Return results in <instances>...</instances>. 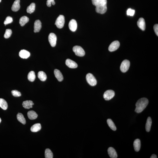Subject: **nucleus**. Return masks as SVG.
<instances>
[{
  "label": "nucleus",
  "mask_w": 158,
  "mask_h": 158,
  "mask_svg": "<svg viewBox=\"0 0 158 158\" xmlns=\"http://www.w3.org/2000/svg\"><path fill=\"white\" fill-rule=\"evenodd\" d=\"M93 5L96 7L95 11L98 13L103 14L107 9V0H92Z\"/></svg>",
  "instance_id": "1"
},
{
  "label": "nucleus",
  "mask_w": 158,
  "mask_h": 158,
  "mask_svg": "<svg viewBox=\"0 0 158 158\" xmlns=\"http://www.w3.org/2000/svg\"><path fill=\"white\" fill-rule=\"evenodd\" d=\"M148 100L146 98H140L137 101L136 104L135 112H141L146 108L149 104Z\"/></svg>",
  "instance_id": "2"
},
{
  "label": "nucleus",
  "mask_w": 158,
  "mask_h": 158,
  "mask_svg": "<svg viewBox=\"0 0 158 158\" xmlns=\"http://www.w3.org/2000/svg\"><path fill=\"white\" fill-rule=\"evenodd\" d=\"M86 78L87 82L91 86H94L96 85V80L92 74H88L86 75Z\"/></svg>",
  "instance_id": "3"
},
{
  "label": "nucleus",
  "mask_w": 158,
  "mask_h": 158,
  "mask_svg": "<svg viewBox=\"0 0 158 158\" xmlns=\"http://www.w3.org/2000/svg\"><path fill=\"white\" fill-rule=\"evenodd\" d=\"M65 23V19L64 16L63 15H60L56 19L55 24L58 28H62L64 27Z\"/></svg>",
  "instance_id": "4"
},
{
  "label": "nucleus",
  "mask_w": 158,
  "mask_h": 158,
  "mask_svg": "<svg viewBox=\"0 0 158 158\" xmlns=\"http://www.w3.org/2000/svg\"><path fill=\"white\" fill-rule=\"evenodd\" d=\"M73 50L77 56H85V53L84 50L80 46H74L73 47Z\"/></svg>",
  "instance_id": "5"
},
{
  "label": "nucleus",
  "mask_w": 158,
  "mask_h": 158,
  "mask_svg": "<svg viewBox=\"0 0 158 158\" xmlns=\"http://www.w3.org/2000/svg\"><path fill=\"white\" fill-rule=\"evenodd\" d=\"M130 66V62L128 60H124L122 62L120 69L121 71L123 73H125L128 70Z\"/></svg>",
  "instance_id": "6"
},
{
  "label": "nucleus",
  "mask_w": 158,
  "mask_h": 158,
  "mask_svg": "<svg viewBox=\"0 0 158 158\" xmlns=\"http://www.w3.org/2000/svg\"><path fill=\"white\" fill-rule=\"evenodd\" d=\"M115 93L112 90H108L105 91L103 95V97L105 100L109 101L113 98Z\"/></svg>",
  "instance_id": "7"
},
{
  "label": "nucleus",
  "mask_w": 158,
  "mask_h": 158,
  "mask_svg": "<svg viewBox=\"0 0 158 158\" xmlns=\"http://www.w3.org/2000/svg\"><path fill=\"white\" fill-rule=\"evenodd\" d=\"M57 37L54 33H50L48 36V40L50 45L52 47H54L56 44Z\"/></svg>",
  "instance_id": "8"
},
{
  "label": "nucleus",
  "mask_w": 158,
  "mask_h": 158,
  "mask_svg": "<svg viewBox=\"0 0 158 158\" xmlns=\"http://www.w3.org/2000/svg\"><path fill=\"white\" fill-rule=\"evenodd\" d=\"M120 46V42L117 40L114 41L111 43L109 47L108 50L110 52L115 51Z\"/></svg>",
  "instance_id": "9"
},
{
  "label": "nucleus",
  "mask_w": 158,
  "mask_h": 158,
  "mask_svg": "<svg viewBox=\"0 0 158 158\" xmlns=\"http://www.w3.org/2000/svg\"><path fill=\"white\" fill-rule=\"evenodd\" d=\"M77 23L75 19H72L69 22V28L72 31H76L77 28Z\"/></svg>",
  "instance_id": "10"
},
{
  "label": "nucleus",
  "mask_w": 158,
  "mask_h": 158,
  "mask_svg": "<svg viewBox=\"0 0 158 158\" xmlns=\"http://www.w3.org/2000/svg\"><path fill=\"white\" fill-rule=\"evenodd\" d=\"M66 65L71 68H76L78 67V65L76 62L70 59H67L66 61Z\"/></svg>",
  "instance_id": "11"
},
{
  "label": "nucleus",
  "mask_w": 158,
  "mask_h": 158,
  "mask_svg": "<svg viewBox=\"0 0 158 158\" xmlns=\"http://www.w3.org/2000/svg\"><path fill=\"white\" fill-rule=\"evenodd\" d=\"M41 23L40 20H36L34 24V31L35 33L38 32L41 28Z\"/></svg>",
  "instance_id": "12"
},
{
  "label": "nucleus",
  "mask_w": 158,
  "mask_h": 158,
  "mask_svg": "<svg viewBox=\"0 0 158 158\" xmlns=\"http://www.w3.org/2000/svg\"><path fill=\"white\" fill-rule=\"evenodd\" d=\"M137 25L141 30H144L146 28V23L144 19L143 18L139 19L137 22Z\"/></svg>",
  "instance_id": "13"
},
{
  "label": "nucleus",
  "mask_w": 158,
  "mask_h": 158,
  "mask_svg": "<svg viewBox=\"0 0 158 158\" xmlns=\"http://www.w3.org/2000/svg\"><path fill=\"white\" fill-rule=\"evenodd\" d=\"M108 153L109 155L111 158H117V155L116 152L113 148L110 147L108 149Z\"/></svg>",
  "instance_id": "14"
},
{
  "label": "nucleus",
  "mask_w": 158,
  "mask_h": 158,
  "mask_svg": "<svg viewBox=\"0 0 158 158\" xmlns=\"http://www.w3.org/2000/svg\"><path fill=\"white\" fill-rule=\"evenodd\" d=\"M54 73L55 77L59 82H61L63 80V75L60 71L57 69H55L54 71Z\"/></svg>",
  "instance_id": "15"
},
{
  "label": "nucleus",
  "mask_w": 158,
  "mask_h": 158,
  "mask_svg": "<svg viewBox=\"0 0 158 158\" xmlns=\"http://www.w3.org/2000/svg\"><path fill=\"white\" fill-rule=\"evenodd\" d=\"M30 54L28 51L25 50L20 51L19 53V56L23 59H27L29 57Z\"/></svg>",
  "instance_id": "16"
},
{
  "label": "nucleus",
  "mask_w": 158,
  "mask_h": 158,
  "mask_svg": "<svg viewBox=\"0 0 158 158\" xmlns=\"http://www.w3.org/2000/svg\"><path fill=\"white\" fill-rule=\"evenodd\" d=\"M20 0H15L13 4L11 10L14 11H17L20 8Z\"/></svg>",
  "instance_id": "17"
},
{
  "label": "nucleus",
  "mask_w": 158,
  "mask_h": 158,
  "mask_svg": "<svg viewBox=\"0 0 158 158\" xmlns=\"http://www.w3.org/2000/svg\"><path fill=\"white\" fill-rule=\"evenodd\" d=\"M34 105V103L31 101H26L23 102L22 105L26 109H29L32 108V106Z\"/></svg>",
  "instance_id": "18"
},
{
  "label": "nucleus",
  "mask_w": 158,
  "mask_h": 158,
  "mask_svg": "<svg viewBox=\"0 0 158 158\" xmlns=\"http://www.w3.org/2000/svg\"><path fill=\"white\" fill-rule=\"evenodd\" d=\"M134 147L135 150L136 152H138L139 151L140 147H141V143L139 139H136L134 142Z\"/></svg>",
  "instance_id": "19"
},
{
  "label": "nucleus",
  "mask_w": 158,
  "mask_h": 158,
  "mask_svg": "<svg viewBox=\"0 0 158 158\" xmlns=\"http://www.w3.org/2000/svg\"><path fill=\"white\" fill-rule=\"evenodd\" d=\"M27 115L28 118L30 120H34L37 118V114L34 111H30L27 113Z\"/></svg>",
  "instance_id": "20"
},
{
  "label": "nucleus",
  "mask_w": 158,
  "mask_h": 158,
  "mask_svg": "<svg viewBox=\"0 0 158 158\" xmlns=\"http://www.w3.org/2000/svg\"><path fill=\"white\" fill-rule=\"evenodd\" d=\"M41 124L40 123H37L32 126L30 128V130L32 132H37L39 131L41 129Z\"/></svg>",
  "instance_id": "21"
},
{
  "label": "nucleus",
  "mask_w": 158,
  "mask_h": 158,
  "mask_svg": "<svg viewBox=\"0 0 158 158\" xmlns=\"http://www.w3.org/2000/svg\"><path fill=\"white\" fill-rule=\"evenodd\" d=\"M29 21V19L27 16H24L21 17L20 19L19 24L22 27L24 26Z\"/></svg>",
  "instance_id": "22"
},
{
  "label": "nucleus",
  "mask_w": 158,
  "mask_h": 158,
  "mask_svg": "<svg viewBox=\"0 0 158 158\" xmlns=\"http://www.w3.org/2000/svg\"><path fill=\"white\" fill-rule=\"evenodd\" d=\"M0 107L4 110L8 108V104L6 101L2 98H0Z\"/></svg>",
  "instance_id": "23"
},
{
  "label": "nucleus",
  "mask_w": 158,
  "mask_h": 158,
  "mask_svg": "<svg viewBox=\"0 0 158 158\" xmlns=\"http://www.w3.org/2000/svg\"><path fill=\"white\" fill-rule=\"evenodd\" d=\"M152 121L150 117H149L148 118L146 121V131L148 132L150 131L151 127Z\"/></svg>",
  "instance_id": "24"
},
{
  "label": "nucleus",
  "mask_w": 158,
  "mask_h": 158,
  "mask_svg": "<svg viewBox=\"0 0 158 158\" xmlns=\"http://www.w3.org/2000/svg\"><path fill=\"white\" fill-rule=\"evenodd\" d=\"M38 77L40 81L44 82L47 79V76L44 72L40 71L38 73Z\"/></svg>",
  "instance_id": "25"
},
{
  "label": "nucleus",
  "mask_w": 158,
  "mask_h": 158,
  "mask_svg": "<svg viewBox=\"0 0 158 158\" xmlns=\"http://www.w3.org/2000/svg\"><path fill=\"white\" fill-rule=\"evenodd\" d=\"M17 119L19 121L23 124H25L26 123V120L24 115L21 113H18L17 115Z\"/></svg>",
  "instance_id": "26"
},
{
  "label": "nucleus",
  "mask_w": 158,
  "mask_h": 158,
  "mask_svg": "<svg viewBox=\"0 0 158 158\" xmlns=\"http://www.w3.org/2000/svg\"><path fill=\"white\" fill-rule=\"evenodd\" d=\"M36 75L34 71H31L29 72L28 75V79L29 81L31 82H33L35 80Z\"/></svg>",
  "instance_id": "27"
},
{
  "label": "nucleus",
  "mask_w": 158,
  "mask_h": 158,
  "mask_svg": "<svg viewBox=\"0 0 158 158\" xmlns=\"http://www.w3.org/2000/svg\"><path fill=\"white\" fill-rule=\"evenodd\" d=\"M35 4L32 3L27 7V13L31 14L34 12L35 9Z\"/></svg>",
  "instance_id": "28"
},
{
  "label": "nucleus",
  "mask_w": 158,
  "mask_h": 158,
  "mask_svg": "<svg viewBox=\"0 0 158 158\" xmlns=\"http://www.w3.org/2000/svg\"><path fill=\"white\" fill-rule=\"evenodd\" d=\"M107 123H108L109 126L112 130L114 131H115L116 130V127L113 122L112 121L111 119H108L107 120Z\"/></svg>",
  "instance_id": "29"
},
{
  "label": "nucleus",
  "mask_w": 158,
  "mask_h": 158,
  "mask_svg": "<svg viewBox=\"0 0 158 158\" xmlns=\"http://www.w3.org/2000/svg\"><path fill=\"white\" fill-rule=\"evenodd\" d=\"M45 157L46 158H53V154L50 149H47L45 151Z\"/></svg>",
  "instance_id": "30"
},
{
  "label": "nucleus",
  "mask_w": 158,
  "mask_h": 158,
  "mask_svg": "<svg viewBox=\"0 0 158 158\" xmlns=\"http://www.w3.org/2000/svg\"><path fill=\"white\" fill-rule=\"evenodd\" d=\"M12 33V30L10 29H7L4 35V37L7 39L11 37Z\"/></svg>",
  "instance_id": "31"
},
{
  "label": "nucleus",
  "mask_w": 158,
  "mask_h": 158,
  "mask_svg": "<svg viewBox=\"0 0 158 158\" xmlns=\"http://www.w3.org/2000/svg\"><path fill=\"white\" fill-rule=\"evenodd\" d=\"M13 20L12 17L8 16L7 17L6 19L4 22V24L5 25V26L6 25L10 24L12 23L13 22Z\"/></svg>",
  "instance_id": "32"
},
{
  "label": "nucleus",
  "mask_w": 158,
  "mask_h": 158,
  "mask_svg": "<svg viewBox=\"0 0 158 158\" xmlns=\"http://www.w3.org/2000/svg\"><path fill=\"white\" fill-rule=\"evenodd\" d=\"M135 12V10L129 8L127 10V15L133 16H134Z\"/></svg>",
  "instance_id": "33"
},
{
  "label": "nucleus",
  "mask_w": 158,
  "mask_h": 158,
  "mask_svg": "<svg viewBox=\"0 0 158 158\" xmlns=\"http://www.w3.org/2000/svg\"><path fill=\"white\" fill-rule=\"evenodd\" d=\"M11 93L13 96L15 97H19L21 96V93L17 90H13L11 91Z\"/></svg>",
  "instance_id": "34"
},
{
  "label": "nucleus",
  "mask_w": 158,
  "mask_h": 158,
  "mask_svg": "<svg viewBox=\"0 0 158 158\" xmlns=\"http://www.w3.org/2000/svg\"><path fill=\"white\" fill-rule=\"evenodd\" d=\"M53 5H54L55 4V2L54 0H47V5L48 7H50L51 6V4Z\"/></svg>",
  "instance_id": "35"
},
{
  "label": "nucleus",
  "mask_w": 158,
  "mask_h": 158,
  "mask_svg": "<svg viewBox=\"0 0 158 158\" xmlns=\"http://www.w3.org/2000/svg\"><path fill=\"white\" fill-rule=\"evenodd\" d=\"M154 30L156 35L158 36V24H156L154 26Z\"/></svg>",
  "instance_id": "36"
},
{
  "label": "nucleus",
  "mask_w": 158,
  "mask_h": 158,
  "mask_svg": "<svg viewBox=\"0 0 158 158\" xmlns=\"http://www.w3.org/2000/svg\"><path fill=\"white\" fill-rule=\"evenodd\" d=\"M150 158H157V156L156 155L153 154L150 157Z\"/></svg>",
  "instance_id": "37"
},
{
  "label": "nucleus",
  "mask_w": 158,
  "mask_h": 158,
  "mask_svg": "<svg viewBox=\"0 0 158 158\" xmlns=\"http://www.w3.org/2000/svg\"><path fill=\"white\" fill-rule=\"evenodd\" d=\"M1 119L0 118V123H1Z\"/></svg>",
  "instance_id": "38"
},
{
  "label": "nucleus",
  "mask_w": 158,
  "mask_h": 158,
  "mask_svg": "<svg viewBox=\"0 0 158 158\" xmlns=\"http://www.w3.org/2000/svg\"><path fill=\"white\" fill-rule=\"evenodd\" d=\"M1 2V0H0V2Z\"/></svg>",
  "instance_id": "39"
}]
</instances>
